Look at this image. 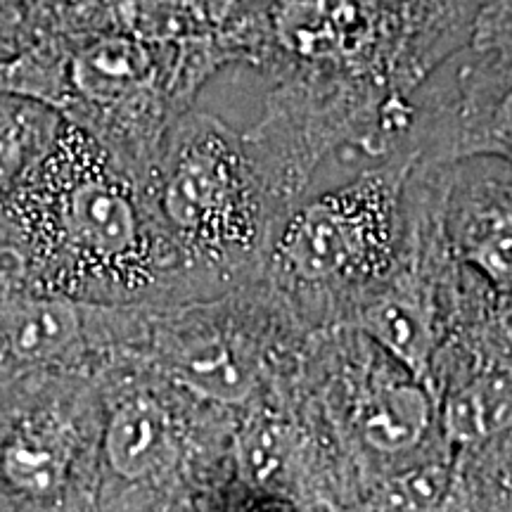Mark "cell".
Segmentation results:
<instances>
[{"label":"cell","instance_id":"1","mask_svg":"<svg viewBox=\"0 0 512 512\" xmlns=\"http://www.w3.org/2000/svg\"><path fill=\"white\" fill-rule=\"evenodd\" d=\"M489 0H249L240 64L271 79L264 117L323 164L401 150L415 95L470 48Z\"/></svg>","mask_w":512,"mask_h":512},{"label":"cell","instance_id":"2","mask_svg":"<svg viewBox=\"0 0 512 512\" xmlns=\"http://www.w3.org/2000/svg\"><path fill=\"white\" fill-rule=\"evenodd\" d=\"M0 280L88 304L190 302L143 185L64 119L0 200Z\"/></svg>","mask_w":512,"mask_h":512},{"label":"cell","instance_id":"3","mask_svg":"<svg viewBox=\"0 0 512 512\" xmlns=\"http://www.w3.org/2000/svg\"><path fill=\"white\" fill-rule=\"evenodd\" d=\"M140 185L190 299L261 278L285 209L245 131L190 107L169 128Z\"/></svg>","mask_w":512,"mask_h":512},{"label":"cell","instance_id":"4","mask_svg":"<svg viewBox=\"0 0 512 512\" xmlns=\"http://www.w3.org/2000/svg\"><path fill=\"white\" fill-rule=\"evenodd\" d=\"M413 166L401 147L337 188L306 192L280 221L261 278L309 332L347 325L399 268Z\"/></svg>","mask_w":512,"mask_h":512},{"label":"cell","instance_id":"5","mask_svg":"<svg viewBox=\"0 0 512 512\" xmlns=\"http://www.w3.org/2000/svg\"><path fill=\"white\" fill-rule=\"evenodd\" d=\"M50 62L48 107L143 181L174 121L228 67L219 50L105 24L38 38Z\"/></svg>","mask_w":512,"mask_h":512},{"label":"cell","instance_id":"6","mask_svg":"<svg viewBox=\"0 0 512 512\" xmlns=\"http://www.w3.org/2000/svg\"><path fill=\"white\" fill-rule=\"evenodd\" d=\"M95 382L98 512L188 508L226 472L233 413L195 399L133 356L112 358Z\"/></svg>","mask_w":512,"mask_h":512},{"label":"cell","instance_id":"7","mask_svg":"<svg viewBox=\"0 0 512 512\" xmlns=\"http://www.w3.org/2000/svg\"><path fill=\"white\" fill-rule=\"evenodd\" d=\"M294 387L342 465L351 503L441 446L425 382L354 325L311 332Z\"/></svg>","mask_w":512,"mask_h":512},{"label":"cell","instance_id":"8","mask_svg":"<svg viewBox=\"0 0 512 512\" xmlns=\"http://www.w3.org/2000/svg\"><path fill=\"white\" fill-rule=\"evenodd\" d=\"M309 335L259 278L216 297L145 304L143 332L126 356L238 415L297 373Z\"/></svg>","mask_w":512,"mask_h":512},{"label":"cell","instance_id":"9","mask_svg":"<svg viewBox=\"0 0 512 512\" xmlns=\"http://www.w3.org/2000/svg\"><path fill=\"white\" fill-rule=\"evenodd\" d=\"M95 375H57L0 394V503L8 512H98Z\"/></svg>","mask_w":512,"mask_h":512},{"label":"cell","instance_id":"10","mask_svg":"<svg viewBox=\"0 0 512 512\" xmlns=\"http://www.w3.org/2000/svg\"><path fill=\"white\" fill-rule=\"evenodd\" d=\"M430 394L448 448L512 453V294L463 268Z\"/></svg>","mask_w":512,"mask_h":512},{"label":"cell","instance_id":"11","mask_svg":"<svg viewBox=\"0 0 512 512\" xmlns=\"http://www.w3.org/2000/svg\"><path fill=\"white\" fill-rule=\"evenodd\" d=\"M143 306L88 304L0 280V394L57 375H98L138 342Z\"/></svg>","mask_w":512,"mask_h":512},{"label":"cell","instance_id":"12","mask_svg":"<svg viewBox=\"0 0 512 512\" xmlns=\"http://www.w3.org/2000/svg\"><path fill=\"white\" fill-rule=\"evenodd\" d=\"M444 88L415 95L403 147L420 164L498 159L512 166V57L465 48Z\"/></svg>","mask_w":512,"mask_h":512},{"label":"cell","instance_id":"13","mask_svg":"<svg viewBox=\"0 0 512 512\" xmlns=\"http://www.w3.org/2000/svg\"><path fill=\"white\" fill-rule=\"evenodd\" d=\"M441 233L458 268L512 294V166L475 159L448 164Z\"/></svg>","mask_w":512,"mask_h":512},{"label":"cell","instance_id":"14","mask_svg":"<svg viewBox=\"0 0 512 512\" xmlns=\"http://www.w3.org/2000/svg\"><path fill=\"white\" fill-rule=\"evenodd\" d=\"M62 117L43 102L0 93V200L46 152Z\"/></svg>","mask_w":512,"mask_h":512},{"label":"cell","instance_id":"15","mask_svg":"<svg viewBox=\"0 0 512 512\" xmlns=\"http://www.w3.org/2000/svg\"><path fill=\"white\" fill-rule=\"evenodd\" d=\"M67 3L69 0H0V15L8 22L22 50L46 34L57 12Z\"/></svg>","mask_w":512,"mask_h":512},{"label":"cell","instance_id":"16","mask_svg":"<svg viewBox=\"0 0 512 512\" xmlns=\"http://www.w3.org/2000/svg\"><path fill=\"white\" fill-rule=\"evenodd\" d=\"M470 48L512 57V0H489L477 19Z\"/></svg>","mask_w":512,"mask_h":512},{"label":"cell","instance_id":"17","mask_svg":"<svg viewBox=\"0 0 512 512\" xmlns=\"http://www.w3.org/2000/svg\"><path fill=\"white\" fill-rule=\"evenodd\" d=\"M17 50H19L17 38L12 34V29L8 27V22H5L3 15H0V57L15 55Z\"/></svg>","mask_w":512,"mask_h":512},{"label":"cell","instance_id":"18","mask_svg":"<svg viewBox=\"0 0 512 512\" xmlns=\"http://www.w3.org/2000/svg\"><path fill=\"white\" fill-rule=\"evenodd\" d=\"M171 512H195V508H192V505H188V508H178V510H171Z\"/></svg>","mask_w":512,"mask_h":512},{"label":"cell","instance_id":"19","mask_svg":"<svg viewBox=\"0 0 512 512\" xmlns=\"http://www.w3.org/2000/svg\"><path fill=\"white\" fill-rule=\"evenodd\" d=\"M3 510H5V508H3V503H0V512H3Z\"/></svg>","mask_w":512,"mask_h":512}]
</instances>
